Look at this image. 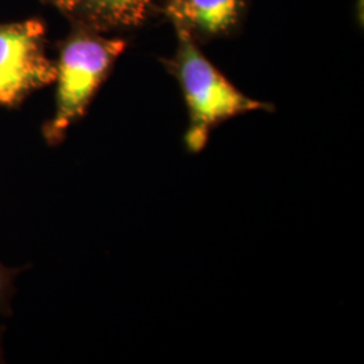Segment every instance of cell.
Masks as SVG:
<instances>
[{"instance_id": "ba28073f", "label": "cell", "mask_w": 364, "mask_h": 364, "mask_svg": "<svg viewBox=\"0 0 364 364\" xmlns=\"http://www.w3.org/2000/svg\"><path fill=\"white\" fill-rule=\"evenodd\" d=\"M3 287H4V274H3L1 269H0V294L3 291Z\"/></svg>"}, {"instance_id": "7a4b0ae2", "label": "cell", "mask_w": 364, "mask_h": 364, "mask_svg": "<svg viewBox=\"0 0 364 364\" xmlns=\"http://www.w3.org/2000/svg\"><path fill=\"white\" fill-rule=\"evenodd\" d=\"M126 46L124 39L81 26L66 39L55 66V114L45 132L52 144L63 141L69 127L85 115Z\"/></svg>"}, {"instance_id": "5b68a950", "label": "cell", "mask_w": 364, "mask_h": 364, "mask_svg": "<svg viewBox=\"0 0 364 364\" xmlns=\"http://www.w3.org/2000/svg\"><path fill=\"white\" fill-rule=\"evenodd\" d=\"M156 4V0H84L72 14L78 26L102 33L142 26Z\"/></svg>"}, {"instance_id": "8992f818", "label": "cell", "mask_w": 364, "mask_h": 364, "mask_svg": "<svg viewBox=\"0 0 364 364\" xmlns=\"http://www.w3.org/2000/svg\"><path fill=\"white\" fill-rule=\"evenodd\" d=\"M38 78L11 68L0 66V103L13 105L25 93L42 87Z\"/></svg>"}, {"instance_id": "52a82bcc", "label": "cell", "mask_w": 364, "mask_h": 364, "mask_svg": "<svg viewBox=\"0 0 364 364\" xmlns=\"http://www.w3.org/2000/svg\"><path fill=\"white\" fill-rule=\"evenodd\" d=\"M55 7H58L61 11L72 14L84 0H50Z\"/></svg>"}, {"instance_id": "9c48e42d", "label": "cell", "mask_w": 364, "mask_h": 364, "mask_svg": "<svg viewBox=\"0 0 364 364\" xmlns=\"http://www.w3.org/2000/svg\"><path fill=\"white\" fill-rule=\"evenodd\" d=\"M180 0H165V6L164 7H169V6H174L177 4Z\"/></svg>"}, {"instance_id": "277c9868", "label": "cell", "mask_w": 364, "mask_h": 364, "mask_svg": "<svg viewBox=\"0 0 364 364\" xmlns=\"http://www.w3.org/2000/svg\"><path fill=\"white\" fill-rule=\"evenodd\" d=\"M45 28L38 21L0 26V66L28 73L45 85L55 80V66L43 52Z\"/></svg>"}, {"instance_id": "3957f363", "label": "cell", "mask_w": 364, "mask_h": 364, "mask_svg": "<svg viewBox=\"0 0 364 364\" xmlns=\"http://www.w3.org/2000/svg\"><path fill=\"white\" fill-rule=\"evenodd\" d=\"M164 11L174 27L200 42L234 33L246 13V0H180Z\"/></svg>"}, {"instance_id": "6da1fadb", "label": "cell", "mask_w": 364, "mask_h": 364, "mask_svg": "<svg viewBox=\"0 0 364 364\" xmlns=\"http://www.w3.org/2000/svg\"><path fill=\"white\" fill-rule=\"evenodd\" d=\"M174 28L177 49L164 65L178 81L183 95L189 117L183 141L191 154L203 151L210 132L224 122L254 111H273V105L239 91L204 55L198 42L181 27Z\"/></svg>"}]
</instances>
